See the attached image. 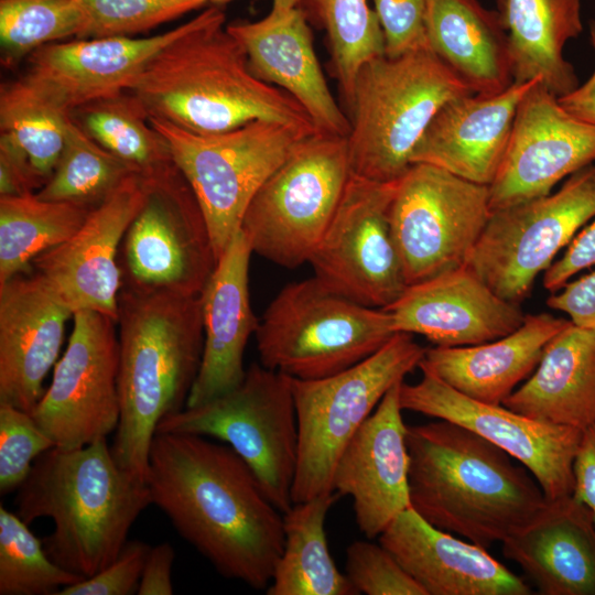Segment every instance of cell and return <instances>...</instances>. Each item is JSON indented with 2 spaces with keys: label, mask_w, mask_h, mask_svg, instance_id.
Wrapping results in <instances>:
<instances>
[{
  "label": "cell",
  "mask_w": 595,
  "mask_h": 595,
  "mask_svg": "<svg viewBox=\"0 0 595 595\" xmlns=\"http://www.w3.org/2000/svg\"><path fill=\"white\" fill-rule=\"evenodd\" d=\"M147 484L152 504L220 575L267 589L284 545L283 513L229 445L156 432Z\"/></svg>",
  "instance_id": "obj_1"
},
{
  "label": "cell",
  "mask_w": 595,
  "mask_h": 595,
  "mask_svg": "<svg viewBox=\"0 0 595 595\" xmlns=\"http://www.w3.org/2000/svg\"><path fill=\"white\" fill-rule=\"evenodd\" d=\"M128 91L149 117L197 134L221 133L256 120L318 131L294 97L251 72L244 47L225 26L220 6L209 4L190 20Z\"/></svg>",
  "instance_id": "obj_2"
},
{
  "label": "cell",
  "mask_w": 595,
  "mask_h": 595,
  "mask_svg": "<svg viewBox=\"0 0 595 595\" xmlns=\"http://www.w3.org/2000/svg\"><path fill=\"white\" fill-rule=\"evenodd\" d=\"M411 507L483 548L502 542L547 505L533 475L473 431L437 419L408 426Z\"/></svg>",
  "instance_id": "obj_3"
},
{
  "label": "cell",
  "mask_w": 595,
  "mask_h": 595,
  "mask_svg": "<svg viewBox=\"0 0 595 595\" xmlns=\"http://www.w3.org/2000/svg\"><path fill=\"white\" fill-rule=\"evenodd\" d=\"M14 501L28 524L52 519L53 531L42 540L47 555L84 578L117 558L130 528L152 504L147 482L117 463L107 437L44 452Z\"/></svg>",
  "instance_id": "obj_4"
},
{
  "label": "cell",
  "mask_w": 595,
  "mask_h": 595,
  "mask_svg": "<svg viewBox=\"0 0 595 595\" xmlns=\"http://www.w3.org/2000/svg\"><path fill=\"white\" fill-rule=\"evenodd\" d=\"M120 416L110 445L117 463L147 482L160 421L186 407L201 367V295L136 293L118 300Z\"/></svg>",
  "instance_id": "obj_5"
},
{
  "label": "cell",
  "mask_w": 595,
  "mask_h": 595,
  "mask_svg": "<svg viewBox=\"0 0 595 595\" xmlns=\"http://www.w3.org/2000/svg\"><path fill=\"white\" fill-rule=\"evenodd\" d=\"M474 94L430 47L365 63L347 110L351 174L390 183L410 169L411 154L437 110Z\"/></svg>",
  "instance_id": "obj_6"
},
{
  "label": "cell",
  "mask_w": 595,
  "mask_h": 595,
  "mask_svg": "<svg viewBox=\"0 0 595 595\" xmlns=\"http://www.w3.org/2000/svg\"><path fill=\"white\" fill-rule=\"evenodd\" d=\"M396 334L391 315L334 291L315 275L286 284L256 332L260 364L300 380L340 372Z\"/></svg>",
  "instance_id": "obj_7"
},
{
  "label": "cell",
  "mask_w": 595,
  "mask_h": 595,
  "mask_svg": "<svg viewBox=\"0 0 595 595\" xmlns=\"http://www.w3.org/2000/svg\"><path fill=\"white\" fill-rule=\"evenodd\" d=\"M425 348L396 333L380 349L335 375L291 378L299 428L293 504L334 491L333 474L345 446L385 394L419 367Z\"/></svg>",
  "instance_id": "obj_8"
},
{
  "label": "cell",
  "mask_w": 595,
  "mask_h": 595,
  "mask_svg": "<svg viewBox=\"0 0 595 595\" xmlns=\"http://www.w3.org/2000/svg\"><path fill=\"white\" fill-rule=\"evenodd\" d=\"M156 432L225 442L248 464L282 513L292 507L299 428L291 377L253 363L236 388L166 415Z\"/></svg>",
  "instance_id": "obj_9"
},
{
  "label": "cell",
  "mask_w": 595,
  "mask_h": 595,
  "mask_svg": "<svg viewBox=\"0 0 595 595\" xmlns=\"http://www.w3.org/2000/svg\"><path fill=\"white\" fill-rule=\"evenodd\" d=\"M204 213L214 251L224 253L263 182L311 134L303 128L256 120L230 131L197 134L149 117Z\"/></svg>",
  "instance_id": "obj_10"
},
{
  "label": "cell",
  "mask_w": 595,
  "mask_h": 595,
  "mask_svg": "<svg viewBox=\"0 0 595 595\" xmlns=\"http://www.w3.org/2000/svg\"><path fill=\"white\" fill-rule=\"evenodd\" d=\"M350 176L347 137L318 131L301 141L245 212L240 230L253 252L284 268L309 262Z\"/></svg>",
  "instance_id": "obj_11"
},
{
  "label": "cell",
  "mask_w": 595,
  "mask_h": 595,
  "mask_svg": "<svg viewBox=\"0 0 595 595\" xmlns=\"http://www.w3.org/2000/svg\"><path fill=\"white\" fill-rule=\"evenodd\" d=\"M144 181L145 198L120 246L121 289L201 295L217 264L202 207L176 165Z\"/></svg>",
  "instance_id": "obj_12"
},
{
  "label": "cell",
  "mask_w": 595,
  "mask_h": 595,
  "mask_svg": "<svg viewBox=\"0 0 595 595\" xmlns=\"http://www.w3.org/2000/svg\"><path fill=\"white\" fill-rule=\"evenodd\" d=\"M595 217V164L555 193L490 214L466 267L500 298L519 304L555 255Z\"/></svg>",
  "instance_id": "obj_13"
},
{
  "label": "cell",
  "mask_w": 595,
  "mask_h": 595,
  "mask_svg": "<svg viewBox=\"0 0 595 595\" xmlns=\"http://www.w3.org/2000/svg\"><path fill=\"white\" fill-rule=\"evenodd\" d=\"M490 214L488 185L413 163L389 213L408 285L465 267Z\"/></svg>",
  "instance_id": "obj_14"
},
{
  "label": "cell",
  "mask_w": 595,
  "mask_h": 595,
  "mask_svg": "<svg viewBox=\"0 0 595 595\" xmlns=\"http://www.w3.org/2000/svg\"><path fill=\"white\" fill-rule=\"evenodd\" d=\"M397 183L351 174L309 259L314 275L331 289L376 309L396 302L408 286L389 219Z\"/></svg>",
  "instance_id": "obj_15"
},
{
  "label": "cell",
  "mask_w": 595,
  "mask_h": 595,
  "mask_svg": "<svg viewBox=\"0 0 595 595\" xmlns=\"http://www.w3.org/2000/svg\"><path fill=\"white\" fill-rule=\"evenodd\" d=\"M66 350L32 416L55 446L76 448L115 432L120 416L117 321L77 311Z\"/></svg>",
  "instance_id": "obj_16"
},
{
  "label": "cell",
  "mask_w": 595,
  "mask_h": 595,
  "mask_svg": "<svg viewBox=\"0 0 595 595\" xmlns=\"http://www.w3.org/2000/svg\"><path fill=\"white\" fill-rule=\"evenodd\" d=\"M420 369V381L401 383L403 410L459 424L500 447L533 475L548 500L572 495L573 463L583 431L478 401Z\"/></svg>",
  "instance_id": "obj_17"
},
{
  "label": "cell",
  "mask_w": 595,
  "mask_h": 595,
  "mask_svg": "<svg viewBox=\"0 0 595 595\" xmlns=\"http://www.w3.org/2000/svg\"><path fill=\"white\" fill-rule=\"evenodd\" d=\"M595 163V126L573 117L540 78L520 100L510 138L489 187L490 210L548 195Z\"/></svg>",
  "instance_id": "obj_18"
},
{
  "label": "cell",
  "mask_w": 595,
  "mask_h": 595,
  "mask_svg": "<svg viewBox=\"0 0 595 595\" xmlns=\"http://www.w3.org/2000/svg\"><path fill=\"white\" fill-rule=\"evenodd\" d=\"M145 193L144 178L131 174L90 210L72 237L34 259V272L73 313L90 310L117 321L120 246Z\"/></svg>",
  "instance_id": "obj_19"
},
{
  "label": "cell",
  "mask_w": 595,
  "mask_h": 595,
  "mask_svg": "<svg viewBox=\"0 0 595 595\" xmlns=\"http://www.w3.org/2000/svg\"><path fill=\"white\" fill-rule=\"evenodd\" d=\"M402 382L385 394L358 429L333 474L334 491L351 497L357 527L370 540L411 507L408 425L400 402Z\"/></svg>",
  "instance_id": "obj_20"
},
{
  "label": "cell",
  "mask_w": 595,
  "mask_h": 595,
  "mask_svg": "<svg viewBox=\"0 0 595 595\" xmlns=\"http://www.w3.org/2000/svg\"><path fill=\"white\" fill-rule=\"evenodd\" d=\"M73 315L35 272L0 284V404L33 413Z\"/></svg>",
  "instance_id": "obj_21"
},
{
  "label": "cell",
  "mask_w": 595,
  "mask_h": 595,
  "mask_svg": "<svg viewBox=\"0 0 595 595\" xmlns=\"http://www.w3.org/2000/svg\"><path fill=\"white\" fill-rule=\"evenodd\" d=\"M396 333L419 334L435 346H472L504 337L521 326L519 304L496 294L466 266L408 285L382 309Z\"/></svg>",
  "instance_id": "obj_22"
},
{
  "label": "cell",
  "mask_w": 595,
  "mask_h": 595,
  "mask_svg": "<svg viewBox=\"0 0 595 595\" xmlns=\"http://www.w3.org/2000/svg\"><path fill=\"white\" fill-rule=\"evenodd\" d=\"M186 26L187 22L145 39L112 36L50 43L29 55L24 77L69 113L89 101L129 90L153 56Z\"/></svg>",
  "instance_id": "obj_23"
},
{
  "label": "cell",
  "mask_w": 595,
  "mask_h": 595,
  "mask_svg": "<svg viewBox=\"0 0 595 595\" xmlns=\"http://www.w3.org/2000/svg\"><path fill=\"white\" fill-rule=\"evenodd\" d=\"M426 595H530V585L486 548L436 528L412 507L378 537Z\"/></svg>",
  "instance_id": "obj_24"
},
{
  "label": "cell",
  "mask_w": 595,
  "mask_h": 595,
  "mask_svg": "<svg viewBox=\"0 0 595 595\" xmlns=\"http://www.w3.org/2000/svg\"><path fill=\"white\" fill-rule=\"evenodd\" d=\"M226 29L244 47L258 78L294 97L318 131L348 136L349 118L327 86L309 21L299 7L273 4L263 19L236 21Z\"/></svg>",
  "instance_id": "obj_25"
},
{
  "label": "cell",
  "mask_w": 595,
  "mask_h": 595,
  "mask_svg": "<svg viewBox=\"0 0 595 595\" xmlns=\"http://www.w3.org/2000/svg\"><path fill=\"white\" fill-rule=\"evenodd\" d=\"M536 79L513 82L496 95L468 94L445 102L416 143L411 163L431 164L489 186L504 158L517 107Z\"/></svg>",
  "instance_id": "obj_26"
},
{
  "label": "cell",
  "mask_w": 595,
  "mask_h": 595,
  "mask_svg": "<svg viewBox=\"0 0 595 595\" xmlns=\"http://www.w3.org/2000/svg\"><path fill=\"white\" fill-rule=\"evenodd\" d=\"M252 253L248 237L239 230L219 257L201 293L203 355L186 407L215 399L236 388L245 378L246 346L259 326L249 295Z\"/></svg>",
  "instance_id": "obj_27"
},
{
  "label": "cell",
  "mask_w": 595,
  "mask_h": 595,
  "mask_svg": "<svg viewBox=\"0 0 595 595\" xmlns=\"http://www.w3.org/2000/svg\"><path fill=\"white\" fill-rule=\"evenodd\" d=\"M542 595H595V522L572 495L548 500L502 542Z\"/></svg>",
  "instance_id": "obj_28"
},
{
  "label": "cell",
  "mask_w": 595,
  "mask_h": 595,
  "mask_svg": "<svg viewBox=\"0 0 595 595\" xmlns=\"http://www.w3.org/2000/svg\"><path fill=\"white\" fill-rule=\"evenodd\" d=\"M571 323L549 313L528 314L519 328L498 339L425 349L419 368L473 399L502 404L533 372L547 344Z\"/></svg>",
  "instance_id": "obj_29"
},
{
  "label": "cell",
  "mask_w": 595,
  "mask_h": 595,
  "mask_svg": "<svg viewBox=\"0 0 595 595\" xmlns=\"http://www.w3.org/2000/svg\"><path fill=\"white\" fill-rule=\"evenodd\" d=\"M502 405L581 431L595 424V329L571 323L545 346L526 381Z\"/></svg>",
  "instance_id": "obj_30"
},
{
  "label": "cell",
  "mask_w": 595,
  "mask_h": 595,
  "mask_svg": "<svg viewBox=\"0 0 595 595\" xmlns=\"http://www.w3.org/2000/svg\"><path fill=\"white\" fill-rule=\"evenodd\" d=\"M429 47L474 94L491 96L512 83L508 35L496 10L478 0H425Z\"/></svg>",
  "instance_id": "obj_31"
},
{
  "label": "cell",
  "mask_w": 595,
  "mask_h": 595,
  "mask_svg": "<svg viewBox=\"0 0 595 595\" xmlns=\"http://www.w3.org/2000/svg\"><path fill=\"white\" fill-rule=\"evenodd\" d=\"M583 0H497V13L507 32L513 82L540 78L554 96L578 86L573 65L563 51L583 32Z\"/></svg>",
  "instance_id": "obj_32"
},
{
  "label": "cell",
  "mask_w": 595,
  "mask_h": 595,
  "mask_svg": "<svg viewBox=\"0 0 595 595\" xmlns=\"http://www.w3.org/2000/svg\"><path fill=\"white\" fill-rule=\"evenodd\" d=\"M339 498L332 491L293 504L283 513L284 545L268 595H357L337 569L327 544L325 520Z\"/></svg>",
  "instance_id": "obj_33"
},
{
  "label": "cell",
  "mask_w": 595,
  "mask_h": 595,
  "mask_svg": "<svg viewBox=\"0 0 595 595\" xmlns=\"http://www.w3.org/2000/svg\"><path fill=\"white\" fill-rule=\"evenodd\" d=\"M69 116L90 139L144 178L176 165L166 140L151 126L141 101L128 90L84 104Z\"/></svg>",
  "instance_id": "obj_34"
},
{
  "label": "cell",
  "mask_w": 595,
  "mask_h": 595,
  "mask_svg": "<svg viewBox=\"0 0 595 595\" xmlns=\"http://www.w3.org/2000/svg\"><path fill=\"white\" fill-rule=\"evenodd\" d=\"M91 209L35 193L0 196V284L28 273L34 259L72 237Z\"/></svg>",
  "instance_id": "obj_35"
},
{
  "label": "cell",
  "mask_w": 595,
  "mask_h": 595,
  "mask_svg": "<svg viewBox=\"0 0 595 595\" xmlns=\"http://www.w3.org/2000/svg\"><path fill=\"white\" fill-rule=\"evenodd\" d=\"M307 21L326 33L329 72L348 110L360 67L385 55V39L377 14L367 0H301Z\"/></svg>",
  "instance_id": "obj_36"
},
{
  "label": "cell",
  "mask_w": 595,
  "mask_h": 595,
  "mask_svg": "<svg viewBox=\"0 0 595 595\" xmlns=\"http://www.w3.org/2000/svg\"><path fill=\"white\" fill-rule=\"evenodd\" d=\"M69 113L24 76L0 88V131L29 156L47 182L64 147Z\"/></svg>",
  "instance_id": "obj_37"
},
{
  "label": "cell",
  "mask_w": 595,
  "mask_h": 595,
  "mask_svg": "<svg viewBox=\"0 0 595 595\" xmlns=\"http://www.w3.org/2000/svg\"><path fill=\"white\" fill-rule=\"evenodd\" d=\"M134 173L90 139L69 116L64 147L53 174L35 194L45 201L72 202L94 208Z\"/></svg>",
  "instance_id": "obj_38"
},
{
  "label": "cell",
  "mask_w": 595,
  "mask_h": 595,
  "mask_svg": "<svg viewBox=\"0 0 595 595\" xmlns=\"http://www.w3.org/2000/svg\"><path fill=\"white\" fill-rule=\"evenodd\" d=\"M88 23L80 0H0L2 63L11 67L46 44L84 39Z\"/></svg>",
  "instance_id": "obj_39"
},
{
  "label": "cell",
  "mask_w": 595,
  "mask_h": 595,
  "mask_svg": "<svg viewBox=\"0 0 595 595\" xmlns=\"http://www.w3.org/2000/svg\"><path fill=\"white\" fill-rule=\"evenodd\" d=\"M83 580L56 564L29 524L0 505V595H57Z\"/></svg>",
  "instance_id": "obj_40"
},
{
  "label": "cell",
  "mask_w": 595,
  "mask_h": 595,
  "mask_svg": "<svg viewBox=\"0 0 595 595\" xmlns=\"http://www.w3.org/2000/svg\"><path fill=\"white\" fill-rule=\"evenodd\" d=\"M89 23L84 39L129 36L208 4L207 0H82Z\"/></svg>",
  "instance_id": "obj_41"
},
{
  "label": "cell",
  "mask_w": 595,
  "mask_h": 595,
  "mask_svg": "<svg viewBox=\"0 0 595 595\" xmlns=\"http://www.w3.org/2000/svg\"><path fill=\"white\" fill-rule=\"evenodd\" d=\"M54 446L53 440L32 414L9 404H0L1 495L18 490L36 458Z\"/></svg>",
  "instance_id": "obj_42"
},
{
  "label": "cell",
  "mask_w": 595,
  "mask_h": 595,
  "mask_svg": "<svg viewBox=\"0 0 595 595\" xmlns=\"http://www.w3.org/2000/svg\"><path fill=\"white\" fill-rule=\"evenodd\" d=\"M345 574L359 594L426 595L380 543L358 540L346 550Z\"/></svg>",
  "instance_id": "obj_43"
},
{
  "label": "cell",
  "mask_w": 595,
  "mask_h": 595,
  "mask_svg": "<svg viewBox=\"0 0 595 595\" xmlns=\"http://www.w3.org/2000/svg\"><path fill=\"white\" fill-rule=\"evenodd\" d=\"M385 39V55L397 57L429 47L425 0H372Z\"/></svg>",
  "instance_id": "obj_44"
},
{
  "label": "cell",
  "mask_w": 595,
  "mask_h": 595,
  "mask_svg": "<svg viewBox=\"0 0 595 595\" xmlns=\"http://www.w3.org/2000/svg\"><path fill=\"white\" fill-rule=\"evenodd\" d=\"M151 547L127 541L117 558L95 575L62 588L57 595H130L137 592Z\"/></svg>",
  "instance_id": "obj_45"
},
{
  "label": "cell",
  "mask_w": 595,
  "mask_h": 595,
  "mask_svg": "<svg viewBox=\"0 0 595 595\" xmlns=\"http://www.w3.org/2000/svg\"><path fill=\"white\" fill-rule=\"evenodd\" d=\"M26 153L7 134L0 133V196H24L45 185Z\"/></svg>",
  "instance_id": "obj_46"
},
{
  "label": "cell",
  "mask_w": 595,
  "mask_h": 595,
  "mask_svg": "<svg viewBox=\"0 0 595 595\" xmlns=\"http://www.w3.org/2000/svg\"><path fill=\"white\" fill-rule=\"evenodd\" d=\"M595 266V217L571 240L563 256L544 271L543 286L549 292L559 291L570 279Z\"/></svg>",
  "instance_id": "obj_47"
},
{
  "label": "cell",
  "mask_w": 595,
  "mask_h": 595,
  "mask_svg": "<svg viewBox=\"0 0 595 595\" xmlns=\"http://www.w3.org/2000/svg\"><path fill=\"white\" fill-rule=\"evenodd\" d=\"M547 305L569 315L574 325L595 329V270L566 282L548 298Z\"/></svg>",
  "instance_id": "obj_48"
},
{
  "label": "cell",
  "mask_w": 595,
  "mask_h": 595,
  "mask_svg": "<svg viewBox=\"0 0 595 595\" xmlns=\"http://www.w3.org/2000/svg\"><path fill=\"white\" fill-rule=\"evenodd\" d=\"M572 496L588 509L595 522V424L582 432L573 463Z\"/></svg>",
  "instance_id": "obj_49"
},
{
  "label": "cell",
  "mask_w": 595,
  "mask_h": 595,
  "mask_svg": "<svg viewBox=\"0 0 595 595\" xmlns=\"http://www.w3.org/2000/svg\"><path fill=\"white\" fill-rule=\"evenodd\" d=\"M174 558V549L167 542L151 547L144 563L137 594H173L172 566Z\"/></svg>",
  "instance_id": "obj_50"
},
{
  "label": "cell",
  "mask_w": 595,
  "mask_h": 595,
  "mask_svg": "<svg viewBox=\"0 0 595 595\" xmlns=\"http://www.w3.org/2000/svg\"><path fill=\"white\" fill-rule=\"evenodd\" d=\"M589 43L595 53V20L589 21ZM558 100L573 117L595 126V68L585 83Z\"/></svg>",
  "instance_id": "obj_51"
},
{
  "label": "cell",
  "mask_w": 595,
  "mask_h": 595,
  "mask_svg": "<svg viewBox=\"0 0 595 595\" xmlns=\"http://www.w3.org/2000/svg\"><path fill=\"white\" fill-rule=\"evenodd\" d=\"M231 0H207L208 4L221 6ZM273 4L285 6V7H299L301 0H272Z\"/></svg>",
  "instance_id": "obj_52"
},
{
  "label": "cell",
  "mask_w": 595,
  "mask_h": 595,
  "mask_svg": "<svg viewBox=\"0 0 595 595\" xmlns=\"http://www.w3.org/2000/svg\"><path fill=\"white\" fill-rule=\"evenodd\" d=\"M82 1V0H80Z\"/></svg>",
  "instance_id": "obj_53"
}]
</instances>
